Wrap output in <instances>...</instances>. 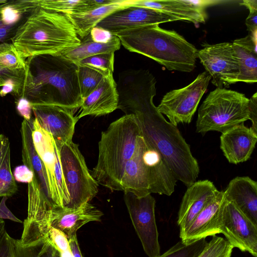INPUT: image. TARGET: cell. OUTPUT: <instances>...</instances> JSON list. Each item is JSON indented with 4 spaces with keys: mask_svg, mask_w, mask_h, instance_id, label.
I'll use <instances>...</instances> for the list:
<instances>
[{
    "mask_svg": "<svg viewBox=\"0 0 257 257\" xmlns=\"http://www.w3.org/2000/svg\"><path fill=\"white\" fill-rule=\"evenodd\" d=\"M114 63V52H109L84 58L77 64L91 68L100 73L104 77H107L113 75Z\"/></svg>",
    "mask_w": 257,
    "mask_h": 257,
    "instance_id": "cell-32",
    "label": "cell"
},
{
    "mask_svg": "<svg viewBox=\"0 0 257 257\" xmlns=\"http://www.w3.org/2000/svg\"><path fill=\"white\" fill-rule=\"evenodd\" d=\"M16 107L18 113L27 121L32 119V106L31 102L25 97L15 99Z\"/></svg>",
    "mask_w": 257,
    "mask_h": 257,
    "instance_id": "cell-39",
    "label": "cell"
},
{
    "mask_svg": "<svg viewBox=\"0 0 257 257\" xmlns=\"http://www.w3.org/2000/svg\"><path fill=\"white\" fill-rule=\"evenodd\" d=\"M220 232L233 248L257 257V225L224 198L221 205Z\"/></svg>",
    "mask_w": 257,
    "mask_h": 257,
    "instance_id": "cell-13",
    "label": "cell"
},
{
    "mask_svg": "<svg viewBox=\"0 0 257 257\" xmlns=\"http://www.w3.org/2000/svg\"><path fill=\"white\" fill-rule=\"evenodd\" d=\"M233 248L226 239L215 235L198 257H231Z\"/></svg>",
    "mask_w": 257,
    "mask_h": 257,
    "instance_id": "cell-34",
    "label": "cell"
},
{
    "mask_svg": "<svg viewBox=\"0 0 257 257\" xmlns=\"http://www.w3.org/2000/svg\"><path fill=\"white\" fill-rule=\"evenodd\" d=\"M125 5L160 11L177 21L191 22L195 25L205 23L207 16L204 10L196 7L189 0L125 1Z\"/></svg>",
    "mask_w": 257,
    "mask_h": 257,
    "instance_id": "cell-22",
    "label": "cell"
},
{
    "mask_svg": "<svg viewBox=\"0 0 257 257\" xmlns=\"http://www.w3.org/2000/svg\"><path fill=\"white\" fill-rule=\"evenodd\" d=\"M141 135L140 128L133 114H124L101 133L97 164L90 172L98 184L111 191H122L121 182L125 167Z\"/></svg>",
    "mask_w": 257,
    "mask_h": 257,
    "instance_id": "cell-5",
    "label": "cell"
},
{
    "mask_svg": "<svg viewBox=\"0 0 257 257\" xmlns=\"http://www.w3.org/2000/svg\"><path fill=\"white\" fill-rule=\"evenodd\" d=\"M123 0H87L89 10L101 6L122 3Z\"/></svg>",
    "mask_w": 257,
    "mask_h": 257,
    "instance_id": "cell-44",
    "label": "cell"
},
{
    "mask_svg": "<svg viewBox=\"0 0 257 257\" xmlns=\"http://www.w3.org/2000/svg\"><path fill=\"white\" fill-rule=\"evenodd\" d=\"M10 147L9 139L4 135L0 134V164L8 147Z\"/></svg>",
    "mask_w": 257,
    "mask_h": 257,
    "instance_id": "cell-45",
    "label": "cell"
},
{
    "mask_svg": "<svg viewBox=\"0 0 257 257\" xmlns=\"http://www.w3.org/2000/svg\"><path fill=\"white\" fill-rule=\"evenodd\" d=\"M32 121L33 118L30 121L24 119L21 124L20 133L22 144V161L23 165L27 166L35 173L41 190L51 204L45 169L33 143Z\"/></svg>",
    "mask_w": 257,
    "mask_h": 257,
    "instance_id": "cell-25",
    "label": "cell"
},
{
    "mask_svg": "<svg viewBox=\"0 0 257 257\" xmlns=\"http://www.w3.org/2000/svg\"><path fill=\"white\" fill-rule=\"evenodd\" d=\"M26 69L14 71L0 65V87L8 81H14L22 91L23 96Z\"/></svg>",
    "mask_w": 257,
    "mask_h": 257,
    "instance_id": "cell-36",
    "label": "cell"
},
{
    "mask_svg": "<svg viewBox=\"0 0 257 257\" xmlns=\"http://www.w3.org/2000/svg\"><path fill=\"white\" fill-rule=\"evenodd\" d=\"M249 118L252 123L250 128L257 134V92L249 98Z\"/></svg>",
    "mask_w": 257,
    "mask_h": 257,
    "instance_id": "cell-41",
    "label": "cell"
},
{
    "mask_svg": "<svg viewBox=\"0 0 257 257\" xmlns=\"http://www.w3.org/2000/svg\"><path fill=\"white\" fill-rule=\"evenodd\" d=\"M23 96L32 104H50L74 111L80 107L78 66L61 54L35 56L26 60Z\"/></svg>",
    "mask_w": 257,
    "mask_h": 257,
    "instance_id": "cell-2",
    "label": "cell"
},
{
    "mask_svg": "<svg viewBox=\"0 0 257 257\" xmlns=\"http://www.w3.org/2000/svg\"><path fill=\"white\" fill-rule=\"evenodd\" d=\"M124 2L125 1L121 3L101 6L86 11L65 14L78 37L83 39L101 20L113 11L125 6Z\"/></svg>",
    "mask_w": 257,
    "mask_h": 257,
    "instance_id": "cell-27",
    "label": "cell"
},
{
    "mask_svg": "<svg viewBox=\"0 0 257 257\" xmlns=\"http://www.w3.org/2000/svg\"><path fill=\"white\" fill-rule=\"evenodd\" d=\"M219 190L208 180H199L187 187L180 206L177 224L184 232Z\"/></svg>",
    "mask_w": 257,
    "mask_h": 257,
    "instance_id": "cell-17",
    "label": "cell"
},
{
    "mask_svg": "<svg viewBox=\"0 0 257 257\" xmlns=\"http://www.w3.org/2000/svg\"><path fill=\"white\" fill-rule=\"evenodd\" d=\"M7 1V0H0V4L5 3Z\"/></svg>",
    "mask_w": 257,
    "mask_h": 257,
    "instance_id": "cell-47",
    "label": "cell"
},
{
    "mask_svg": "<svg viewBox=\"0 0 257 257\" xmlns=\"http://www.w3.org/2000/svg\"><path fill=\"white\" fill-rule=\"evenodd\" d=\"M207 243L206 238L190 242H184L181 240L157 257H198Z\"/></svg>",
    "mask_w": 257,
    "mask_h": 257,
    "instance_id": "cell-31",
    "label": "cell"
},
{
    "mask_svg": "<svg viewBox=\"0 0 257 257\" xmlns=\"http://www.w3.org/2000/svg\"><path fill=\"white\" fill-rule=\"evenodd\" d=\"M127 50L149 57L168 70L190 72L196 67L198 49L174 30L152 24L115 35Z\"/></svg>",
    "mask_w": 257,
    "mask_h": 257,
    "instance_id": "cell-4",
    "label": "cell"
},
{
    "mask_svg": "<svg viewBox=\"0 0 257 257\" xmlns=\"http://www.w3.org/2000/svg\"><path fill=\"white\" fill-rule=\"evenodd\" d=\"M103 215L100 210L87 202L76 209L53 208L48 221L51 226L61 231L69 240L81 226L89 222L100 221Z\"/></svg>",
    "mask_w": 257,
    "mask_h": 257,
    "instance_id": "cell-18",
    "label": "cell"
},
{
    "mask_svg": "<svg viewBox=\"0 0 257 257\" xmlns=\"http://www.w3.org/2000/svg\"><path fill=\"white\" fill-rule=\"evenodd\" d=\"M198 50L197 58L217 88L238 82L239 68L232 43H204Z\"/></svg>",
    "mask_w": 257,
    "mask_h": 257,
    "instance_id": "cell-12",
    "label": "cell"
},
{
    "mask_svg": "<svg viewBox=\"0 0 257 257\" xmlns=\"http://www.w3.org/2000/svg\"><path fill=\"white\" fill-rule=\"evenodd\" d=\"M13 176L15 181L30 184L35 177V173L26 165H20L15 168Z\"/></svg>",
    "mask_w": 257,
    "mask_h": 257,
    "instance_id": "cell-38",
    "label": "cell"
},
{
    "mask_svg": "<svg viewBox=\"0 0 257 257\" xmlns=\"http://www.w3.org/2000/svg\"><path fill=\"white\" fill-rule=\"evenodd\" d=\"M123 199L135 229L149 257L161 254L158 232L156 222V200L151 194L139 197L124 192Z\"/></svg>",
    "mask_w": 257,
    "mask_h": 257,
    "instance_id": "cell-11",
    "label": "cell"
},
{
    "mask_svg": "<svg viewBox=\"0 0 257 257\" xmlns=\"http://www.w3.org/2000/svg\"><path fill=\"white\" fill-rule=\"evenodd\" d=\"M0 65L11 70H21L26 69V61L19 55L12 44L0 52Z\"/></svg>",
    "mask_w": 257,
    "mask_h": 257,
    "instance_id": "cell-35",
    "label": "cell"
},
{
    "mask_svg": "<svg viewBox=\"0 0 257 257\" xmlns=\"http://www.w3.org/2000/svg\"><path fill=\"white\" fill-rule=\"evenodd\" d=\"M37 2L44 9L63 14L89 10L87 0H37Z\"/></svg>",
    "mask_w": 257,
    "mask_h": 257,
    "instance_id": "cell-30",
    "label": "cell"
},
{
    "mask_svg": "<svg viewBox=\"0 0 257 257\" xmlns=\"http://www.w3.org/2000/svg\"><path fill=\"white\" fill-rule=\"evenodd\" d=\"M232 44L239 68L238 82H256V34L249 33L245 37L234 40Z\"/></svg>",
    "mask_w": 257,
    "mask_h": 257,
    "instance_id": "cell-26",
    "label": "cell"
},
{
    "mask_svg": "<svg viewBox=\"0 0 257 257\" xmlns=\"http://www.w3.org/2000/svg\"><path fill=\"white\" fill-rule=\"evenodd\" d=\"M78 46L67 50L61 54L77 64L80 60L99 54L114 52L119 49L120 42L118 38L113 35L107 43H102L93 41L88 34L83 38Z\"/></svg>",
    "mask_w": 257,
    "mask_h": 257,
    "instance_id": "cell-28",
    "label": "cell"
},
{
    "mask_svg": "<svg viewBox=\"0 0 257 257\" xmlns=\"http://www.w3.org/2000/svg\"><path fill=\"white\" fill-rule=\"evenodd\" d=\"M177 181L161 154L139 136L134 153L125 167L122 191L139 197L151 193L170 196Z\"/></svg>",
    "mask_w": 257,
    "mask_h": 257,
    "instance_id": "cell-6",
    "label": "cell"
},
{
    "mask_svg": "<svg viewBox=\"0 0 257 257\" xmlns=\"http://www.w3.org/2000/svg\"><path fill=\"white\" fill-rule=\"evenodd\" d=\"M7 234L5 222L3 219H0V257H4L8 251Z\"/></svg>",
    "mask_w": 257,
    "mask_h": 257,
    "instance_id": "cell-43",
    "label": "cell"
},
{
    "mask_svg": "<svg viewBox=\"0 0 257 257\" xmlns=\"http://www.w3.org/2000/svg\"><path fill=\"white\" fill-rule=\"evenodd\" d=\"M21 238L15 239L8 233L10 257H61L60 252L33 224L23 222Z\"/></svg>",
    "mask_w": 257,
    "mask_h": 257,
    "instance_id": "cell-16",
    "label": "cell"
},
{
    "mask_svg": "<svg viewBox=\"0 0 257 257\" xmlns=\"http://www.w3.org/2000/svg\"><path fill=\"white\" fill-rule=\"evenodd\" d=\"M211 79L206 71L199 74L188 85L167 92L157 107L158 110L175 126L190 123Z\"/></svg>",
    "mask_w": 257,
    "mask_h": 257,
    "instance_id": "cell-10",
    "label": "cell"
},
{
    "mask_svg": "<svg viewBox=\"0 0 257 257\" xmlns=\"http://www.w3.org/2000/svg\"><path fill=\"white\" fill-rule=\"evenodd\" d=\"M224 198L257 225V183L249 177H236L229 183Z\"/></svg>",
    "mask_w": 257,
    "mask_h": 257,
    "instance_id": "cell-23",
    "label": "cell"
},
{
    "mask_svg": "<svg viewBox=\"0 0 257 257\" xmlns=\"http://www.w3.org/2000/svg\"><path fill=\"white\" fill-rule=\"evenodd\" d=\"M32 123L33 143L45 169L52 207L66 208L69 196L62 174L57 144L35 117Z\"/></svg>",
    "mask_w": 257,
    "mask_h": 257,
    "instance_id": "cell-9",
    "label": "cell"
},
{
    "mask_svg": "<svg viewBox=\"0 0 257 257\" xmlns=\"http://www.w3.org/2000/svg\"><path fill=\"white\" fill-rule=\"evenodd\" d=\"M78 80L83 100L97 87L104 77L99 72L85 66L78 65Z\"/></svg>",
    "mask_w": 257,
    "mask_h": 257,
    "instance_id": "cell-33",
    "label": "cell"
},
{
    "mask_svg": "<svg viewBox=\"0 0 257 257\" xmlns=\"http://www.w3.org/2000/svg\"><path fill=\"white\" fill-rule=\"evenodd\" d=\"M4 257H10V254H9V248H8V252L7 253V254L4 256Z\"/></svg>",
    "mask_w": 257,
    "mask_h": 257,
    "instance_id": "cell-46",
    "label": "cell"
},
{
    "mask_svg": "<svg viewBox=\"0 0 257 257\" xmlns=\"http://www.w3.org/2000/svg\"><path fill=\"white\" fill-rule=\"evenodd\" d=\"M249 99L240 92L223 88L211 91L198 109L196 132L221 133L249 118Z\"/></svg>",
    "mask_w": 257,
    "mask_h": 257,
    "instance_id": "cell-7",
    "label": "cell"
},
{
    "mask_svg": "<svg viewBox=\"0 0 257 257\" xmlns=\"http://www.w3.org/2000/svg\"><path fill=\"white\" fill-rule=\"evenodd\" d=\"M220 149L229 163L237 164L247 161L257 142V134L241 123L222 133Z\"/></svg>",
    "mask_w": 257,
    "mask_h": 257,
    "instance_id": "cell-20",
    "label": "cell"
},
{
    "mask_svg": "<svg viewBox=\"0 0 257 257\" xmlns=\"http://www.w3.org/2000/svg\"><path fill=\"white\" fill-rule=\"evenodd\" d=\"M18 190L11 168L10 147L7 149L0 164V197H11Z\"/></svg>",
    "mask_w": 257,
    "mask_h": 257,
    "instance_id": "cell-29",
    "label": "cell"
},
{
    "mask_svg": "<svg viewBox=\"0 0 257 257\" xmlns=\"http://www.w3.org/2000/svg\"><path fill=\"white\" fill-rule=\"evenodd\" d=\"M8 198V197L4 196L0 202V219H7L14 222L23 223V221L16 217L7 207L6 202Z\"/></svg>",
    "mask_w": 257,
    "mask_h": 257,
    "instance_id": "cell-42",
    "label": "cell"
},
{
    "mask_svg": "<svg viewBox=\"0 0 257 257\" xmlns=\"http://www.w3.org/2000/svg\"><path fill=\"white\" fill-rule=\"evenodd\" d=\"M176 21L177 20L175 18L160 11L145 7L124 6L109 14L95 27L115 35L140 27Z\"/></svg>",
    "mask_w": 257,
    "mask_h": 257,
    "instance_id": "cell-14",
    "label": "cell"
},
{
    "mask_svg": "<svg viewBox=\"0 0 257 257\" xmlns=\"http://www.w3.org/2000/svg\"><path fill=\"white\" fill-rule=\"evenodd\" d=\"M240 5L249 10V14L245 20L247 30L251 35H256L257 31V1L244 0Z\"/></svg>",
    "mask_w": 257,
    "mask_h": 257,
    "instance_id": "cell-37",
    "label": "cell"
},
{
    "mask_svg": "<svg viewBox=\"0 0 257 257\" xmlns=\"http://www.w3.org/2000/svg\"><path fill=\"white\" fill-rule=\"evenodd\" d=\"M156 84L154 78L143 74L123 78L117 84V109L135 116L143 137L161 154L176 179L188 187L196 181L199 165L177 127L154 104Z\"/></svg>",
    "mask_w": 257,
    "mask_h": 257,
    "instance_id": "cell-1",
    "label": "cell"
},
{
    "mask_svg": "<svg viewBox=\"0 0 257 257\" xmlns=\"http://www.w3.org/2000/svg\"><path fill=\"white\" fill-rule=\"evenodd\" d=\"M81 41L65 14L38 6L18 28L12 44L26 60L38 55L61 54L78 46Z\"/></svg>",
    "mask_w": 257,
    "mask_h": 257,
    "instance_id": "cell-3",
    "label": "cell"
},
{
    "mask_svg": "<svg viewBox=\"0 0 257 257\" xmlns=\"http://www.w3.org/2000/svg\"><path fill=\"white\" fill-rule=\"evenodd\" d=\"M38 6L37 0H11L0 4V44L12 43L18 28Z\"/></svg>",
    "mask_w": 257,
    "mask_h": 257,
    "instance_id": "cell-24",
    "label": "cell"
},
{
    "mask_svg": "<svg viewBox=\"0 0 257 257\" xmlns=\"http://www.w3.org/2000/svg\"><path fill=\"white\" fill-rule=\"evenodd\" d=\"M89 35L93 41L102 43L108 42L113 36L109 31L97 27L93 28Z\"/></svg>",
    "mask_w": 257,
    "mask_h": 257,
    "instance_id": "cell-40",
    "label": "cell"
},
{
    "mask_svg": "<svg viewBox=\"0 0 257 257\" xmlns=\"http://www.w3.org/2000/svg\"><path fill=\"white\" fill-rule=\"evenodd\" d=\"M32 106L35 117L41 126L56 141L65 143L72 140L78 120L74 116L73 110L50 104H32Z\"/></svg>",
    "mask_w": 257,
    "mask_h": 257,
    "instance_id": "cell-15",
    "label": "cell"
},
{
    "mask_svg": "<svg viewBox=\"0 0 257 257\" xmlns=\"http://www.w3.org/2000/svg\"><path fill=\"white\" fill-rule=\"evenodd\" d=\"M118 94L113 75L104 78L83 101L78 119L86 115L100 116L117 109Z\"/></svg>",
    "mask_w": 257,
    "mask_h": 257,
    "instance_id": "cell-21",
    "label": "cell"
},
{
    "mask_svg": "<svg viewBox=\"0 0 257 257\" xmlns=\"http://www.w3.org/2000/svg\"><path fill=\"white\" fill-rule=\"evenodd\" d=\"M223 191L217 194L201 211L188 227L180 233L181 240L190 242L221 233V205Z\"/></svg>",
    "mask_w": 257,
    "mask_h": 257,
    "instance_id": "cell-19",
    "label": "cell"
},
{
    "mask_svg": "<svg viewBox=\"0 0 257 257\" xmlns=\"http://www.w3.org/2000/svg\"><path fill=\"white\" fill-rule=\"evenodd\" d=\"M56 142L69 196V203L65 208L76 209L95 197L99 184L91 175L77 144L72 140Z\"/></svg>",
    "mask_w": 257,
    "mask_h": 257,
    "instance_id": "cell-8",
    "label": "cell"
}]
</instances>
